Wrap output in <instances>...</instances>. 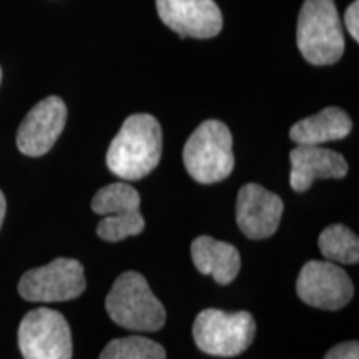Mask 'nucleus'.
Wrapping results in <instances>:
<instances>
[{
	"label": "nucleus",
	"instance_id": "nucleus-1",
	"mask_svg": "<svg viewBox=\"0 0 359 359\" xmlns=\"http://www.w3.org/2000/svg\"><path fill=\"white\" fill-rule=\"evenodd\" d=\"M163 133L154 115L135 114L125 120L107 151V167L122 180H142L158 167Z\"/></svg>",
	"mask_w": 359,
	"mask_h": 359
},
{
	"label": "nucleus",
	"instance_id": "nucleus-2",
	"mask_svg": "<svg viewBox=\"0 0 359 359\" xmlns=\"http://www.w3.org/2000/svg\"><path fill=\"white\" fill-rule=\"evenodd\" d=\"M105 308L110 320L125 330L137 333H155L167 321V311L150 290L145 276L137 271H127L116 278Z\"/></svg>",
	"mask_w": 359,
	"mask_h": 359
},
{
	"label": "nucleus",
	"instance_id": "nucleus-3",
	"mask_svg": "<svg viewBox=\"0 0 359 359\" xmlns=\"http://www.w3.org/2000/svg\"><path fill=\"white\" fill-rule=\"evenodd\" d=\"M296 43L311 65H333L343 57L344 34L334 0H304L298 15Z\"/></svg>",
	"mask_w": 359,
	"mask_h": 359
},
{
	"label": "nucleus",
	"instance_id": "nucleus-4",
	"mask_svg": "<svg viewBox=\"0 0 359 359\" xmlns=\"http://www.w3.org/2000/svg\"><path fill=\"white\" fill-rule=\"evenodd\" d=\"M183 163L190 177L203 185L223 182L235 168L233 137L219 120H205L183 148Z\"/></svg>",
	"mask_w": 359,
	"mask_h": 359
},
{
	"label": "nucleus",
	"instance_id": "nucleus-5",
	"mask_svg": "<svg viewBox=\"0 0 359 359\" xmlns=\"http://www.w3.org/2000/svg\"><path fill=\"white\" fill-rule=\"evenodd\" d=\"M193 339L210 356L233 358L245 353L257 334V321L248 311L226 313L208 308L193 323Z\"/></svg>",
	"mask_w": 359,
	"mask_h": 359
},
{
	"label": "nucleus",
	"instance_id": "nucleus-6",
	"mask_svg": "<svg viewBox=\"0 0 359 359\" xmlns=\"http://www.w3.org/2000/svg\"><path fill=\"white\" fill-rule=\"evenodd\" d=\"M140 193L123 182L100 188L92 200V210L105 217L97 224V235L109 243H116L145 230L140 213Z\"/></svg>",
	"mask_w": 359,
	"mask_h": 359
},
{
	"label": "nucleus",
	"instance_id": "nucleus-7",
	"mask_svg": "<svg viewBox=\"0 0 359 359\" xmlns=\"http://www.w3.org/2000/svg\"><path fill=\"white\" fill-rule=\"evenodd\" d=\"M19 348L24 359H72V331L64 314L37 308L19 326Z\"/></svg>",
	"mask_w": 359,
	"mask_h": 359
},
{
	"label": "nucleus",
	"instance_id": "nucleus-8",
	"mask_svg": "<svg viewBox=\"0 0 359 359\" xmlns=\"http://www.w3.org/2000/svg\"><path fill=\"white\" fill-rule=\"evenodd\" d=\"M87 288L83 264L72 258H57L45 266L29 269L19 281L25 302L57 303L79 298Z\"/></svg>",
	"mask_w": 359,
	"mask_h": 359
},
{
	"label": "nucleus",
	"instance_id": "nucleus-9",
	"mask_svg": "<svg viewBox=\"0 0 359 359\" xmlns=\"http://www.w3.org/2000/svg\"><path fill=\"white\" fill-rule=\"evenodd\" d=\"M296 293L309 306L336 311L351 302L354 286L348 273L336 263L313 259L299 271Z\"/></svg>",
	"mask_w": 359,
	"mask_h": 359
},
{
	"label": "nucleus",
	"instance_id": "nucleus-10",
	"mask_svg": "<svg viewBox=\"0 0 359 359\" xmlns=\"http://www.w3.org/2000/svg\"><path fill=\"white\" fill-rule=\"evenodd\" d=\"M67 122V105L60 97H47L39 102L17 132V147L27 156H42L52 150Z\"/></svg>",
	"mask_w": 359,
	"mask_h": 359
},
{
	"label": "nucleus",
	"instance_id": "nucleus-11",
	"mask_svg": "<svg viewBox=\"0 0 359 359\" xmlns=\"http://www.w3.org/2000/svg\"><path fill=\"white\" fill-rule=\"evenodd\" d=\"M156 12L180 37L212 39L223 29L222 11L215 0H156Z\"/></svg>",
	"mask_w": 359,
	"mask_h": 359
},
{
	"label": "nucleus",
	"instance_id": "nucleus-12",
	"mask_svg": "<svg viewBox=\"0 0 359 359\" xmlns=\"http://www.w3.org/2000/svg\"><path fill=\"white\" fill-rule=\"evenodd\" d=\"M283 200L276 193L258 183H246L236 198V223L250 240H264L273 236L280 226Z\"/></svg>",
	"mask_w": 359,
	"mask_h": 359
},
{
	"label": "nucleus",
	"instance_id": "nucleus-13",
	"mask_svg": "<svg viewBox=\"0 0 359 359\" xmlns=\"http://www.w3.org/2000/svg\"><path fill=\"white\" fill-rule=\"evenodd\" d=\"M290 185L303 193L316 180H341L348 173V161L338 151L316 145H298L290 154Z\"/></svg>",
	"mask_w": 359,
	"mask_h": 359
},
{
	"label": "nucleus",
	"instance_id": "nucleus-14",
	"mask_svg": "<svg viewBox=\"0 0 359 359\" xmlns=\"http://www.w3.org/2000/svg\"><path fill=\"white\" fill-rule=\"evenodd\" d=\"M191 259L200 273L213 276L218 285H230L241 268L240 251L235 246L206 235L193 240Z\"/></svg>",
	"mask_w": 359,
	"mask_h": 359
},
{
	"label": "nucleus",
	"instance_id": "nucleus-15",
	"mask_svg": "<svg viewBox=\"0 0 359 359\" xmlns=\"http://www.w3.org/2000/svg\"><path fill=\"white\" fill-rule=\"evenodd\" d=\"M353 130V120L338 107H327L320 114L299 120L290 128V138L296 145H316L346 138Z\"/></svg>",
	"mask_w": 359,
	"mask_h": 359
},
{
	"label": "nucleus",
	"instance_id": "nucleus-16",
	"mask_svg": "<svg viewBox=\"0 0 359 359\" xmlns=\"http://www.w3.org/2000/svg\"><path fill=\"white\" fill-rule=\"evenodd\" d=\"M318 245L327 262L339 264H356L359 262V240L344 224H331L325 228Z\"/></svg>",
	"mask_w": 359,
	"mask_h": 359
},
{
	"label": "nucleus",
	"instance_id": "nucleus-17",
	"mask_svg": "<svg viewBox=\"0 0 359 359\" xmlns=\"http://www.w3.org/2000/svg\"><path fill=\"white\" fill-rule=\"evenodd\" d=\"M98 359H167V351L145 336H127L110 341Z\"/></svg>",
	"mask_w": 359,
	"mask_h": 359
},
{
	"label": "nucleus",
	"instance_id": "nucleus-18",
	"mask_svg": "<svg viewBox=\"0 0 359 359\" xmlns=\"http://www.w3.org/2000/svg\"><path fill=\"white\" fill-rule=\"evenodd\" d=\"M325 359H359V344L358 341H346L338 346L331 348L326 353Z\"/></svg>",
	"mask_w": 359,
	"mask_h": 359
},
{
	"label": "nucleus",
	"instance_id": "nucleus-19",
	"mask_svg": "<svg viewBox=\"0 0 359 359\" xmlns=\"http://www.w3.org/2000/svg\"><path fill=\"white\" fill-rule=\"evenodd\" d=\"M344 24H346L348 32L351 34V37L359 42V2L354 0L346 8V13H344Z\"/></svg>",
	"mask_w": 359,
	"mask_h": 359
},
{
	"label": "nucleus",
	"instance_id": "nucleus-20",
	"mask_svg": "<svg viewBox=\"0 0 359 359\" xmlns=\"http://www.w3.org/2000/svg\"><path fill=\"white\" fill-rule=\"evenodd\" d=\"M6 212H7V201H6V196H4L2 190H0V228H2L4 218H6Z\"/></svg>",
	"mask_w": 359,
	"mask_h": 359
},
{
	"label": "nucleus",
	"instance_id": "nucleus-21",
	"mask_svg": "<svg viewBox=\"0 0 359 359\" xmlns=\"http://www.w3.org/2000/svg\"><path fill=\"white\" fill-rule=\"evenodd\" d=\"M0 82H2V69H0Z\"/></svg>",
	"mask_w": 359,
	"mask_h": 359
}]
</instances>
